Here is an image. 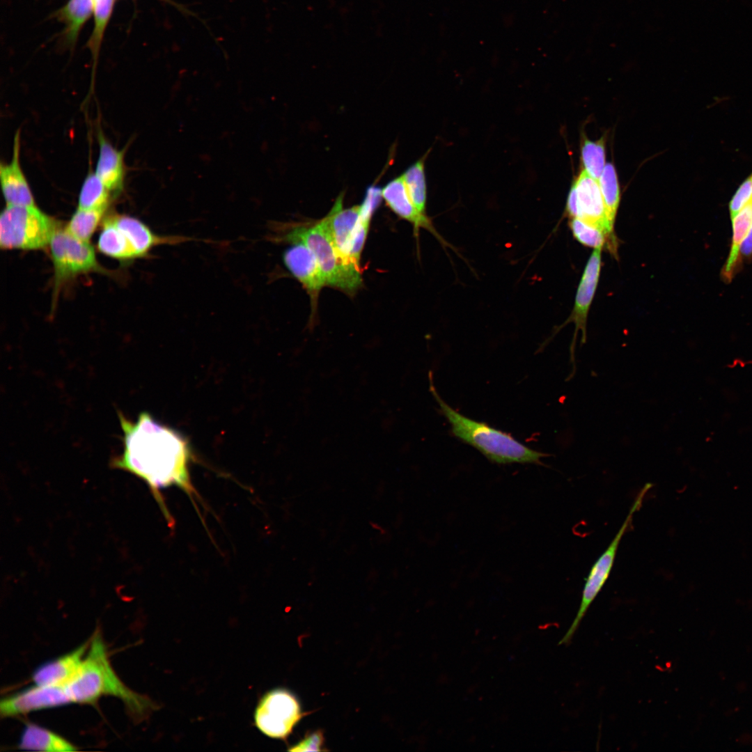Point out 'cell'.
<instances>
[{"label":"cell","mask_w":752,"mask_h":752,"mask_svg":"<svg viewBox=\"0 0 752 752\" xmlns=\"http://www.w3.org/2000/svg\"><path fill=\"white\" fill-rule=\"evenodd\" d=\"M123 432V453L112 467L143 480L155 492L176 486L188 494L193 492L189 441L177 430L141 412L135 421L118 414Z\"/></svg>","instance_id":"1"},{"label":"cell","mask_w":752,"mask_h":752,"mask_svg":"<svg viewBox=\"0 0 752 752\" xmlns=\"http://www.w3.org/2000/svg\"><path fill=\"white\" fill-rule=\"evenodd\" d=\"M64 687L72 703L95 704L102 696H113L120 700L129 713L137 718L145 716L155 707L149 698L130 689L119 678L111 666L99 631L91 638L77 673Z\"/></svg>","instance_id":"2"},{"label":"cell","mask_w":752,"mask_h":752,"mask_svg":"<svg viewBox=\"0 0 752 752\" xmlns=\"http://www.w3.org/2000/svg\"><path fill=\"white\" fill-rule=\"evenodd\" d=\"M429 379L430 392L441 414L449 423L452 433L457 438L474 447L490 462L496 464L519 463L545 466L541 460L550 456V454L528 448L508 433L461 414L439 395L434 385L431 372Z\"/></svg>","instance_id":"3"},{"label":"cell","mask_w":752,"mask_h":752,"mask_svg":"<svg viewBox=\"0 0 752 752\" xmlns=\"http://www.w3.org/2000/svg\"><path fill=\"white\" fill-rule=\"evenodd\" d=\"M279 235L274 239L290 244L301 242L311 250L323 272L327 285L350 295L361 286V269L341 256L322 219L313 225L292 227Z\"/></svg>","instance_id":"4"},{"label":"cell","mask_w":752,"mask_h":752,"mask_svg":"<svg viewBox=\"0 0 752 752\" xmlns=\"http://www.w3.org/2000/svg\"><path fill=\"white\" fill-rule=\"evenodd\" d=\"M56 221L36 206L6 205L0 216V246L3 249L37 250L49 244Z\"/></svg>","instance_id":"5"},{"label":"cell","mask_w":752,"mask_h":752,"mask_svg":"<svg viewBox=\"0 0 752 752\" xmlns=\"http://www.w3.org/2000/svg\"><path fill=\"white\" fill-rule=\"evenodd\" d=\"M651 487L652 484L648 483L642 487L620 528L606 549L592 565L585 579L581 602L577 615L567 632L560 641L559 645H568L570 643L588 609L607 581L613 569L621 540L631 526L634 515L640 509L643 499Z\"/></svg>","instance_id":"6"},{"label":"cell","mask_w":752,"mask_h":752,"mask_svg":"<svg viewBox=\"0 0 752 752\" xmlns=\"http://www.w3.org/2000/svg\"><path fill=\"white\" fill-rule=\"evenodd\" d=\"M54 269V297L60 288L72 278L91 272H104L96 259L93 246L66 230L56 229L49 242Z\"/></svg>","instance_id":"7"},{"label":"cell","mask_w":752,"mask_h":752,"mask_svg":"<svg viewBox=\"0 0 752 752\" xmlns=\"http://www.w3.org/2000/svg\"><path fill=\"white\" fill-rule=\"evenodd\" d=\"M303 716L299 703L290 691L275 689L261 698L255 712L257 728L265 735L288 737Z\"/></svg>","instance_id":"8"},{"label":"cell","mask_w":752,"mask_h":752,"mask_svg":"<svg viewBox=\"0 0 752 752\" xmlns=\"http://www.w3.org/2000/svg\"><path fill=\"white\" fill-rule=\"evenodd\" d=\"M566 212L571 218L579 219L613 238L611 221L597 180L582 170L570 188Z\"/></svg>","instance_id":"9"},{"label":"cell","mask_w":752,"mask_h":752,"mask_svg":"<svg viewBox=\"0 0 752 752\" xmlns=\"http://www.w3.org/2000/svg\"><path fill=\"white\" fill-rule=\"evenodd\" d=\"M601 251L602 249H595L588 260L579 285L575 297L574 310L571 316L565 324L558 327L557 329H555V332L552 334L553 337V336H554L567 322H573L575 324L574 338L570 347V362L572 364V369L571 373L567 377V380L571 379L576 373L574 352L577 331L579 330H581V345H583L586 342V320L600 277L602 263ZM552 337L548 341H549ZM548 341L546 345L548 343Z\"/></svg>","instance_id":"10"},{"label":"cell","mask_w":752,"mask_h":752,"mask_svg":"<svg viewBox=\"0 0 752 752\" xmlns=\"http://www.w3.org/2000/svg\"><path fill=\"white\" fill-rule=\"evenodd\" d=\"M72 703L64 686L34 684L1 699V717H13Z\"/></svg>","instance_id":"11"},{"label":"cell","mask_w":752,"mask_h":752,"mask_svg":"<svg viewBox=\"0 0 752 752\" xmlns=\"http://www.w3.org/2000/svg\"><path fill=\"white\" fill-rule=\"evenodd\" d=\"M283 263L310 296L313 315L322 288L327 285L323 272L311 250L303 242L291 243L283 253Z\"/></svg>","instance_id":"12"},{"label":"cell","mask_w":752,"mask_h":752,"mask_svg":"<svg viewBox=\"0 0 752 752\" xmlns=\"http://www.w3.org/2000/svg\"><path fill=\"white\" fill-rule=\"evenodd\" d=\"M343 197L344 194L341 193L328 214L322 219L339 253L354 265L350 255L357 239L361 206L344 209Z\"/></svg>","instance_id":"13"},{"label":"cell","mask_w":752,"mask_h":752,"mask_svg":"<svg viewBox=\"0 0 752 752\" xmlns=\"http://www.w3.org/2000/svg\"><path fill=\"white\" fill-rule=\"evenodd\" d=\"M382 198L388 207L399 217L412 224L414 234L418 238L421 228L430 232L444 247L453 248L434 226L427 214L420 212L412 201L402 176L393 179L382 189Z\"/></svg>","instance_id":"14"},{"label":"cell","mask_w":752,"mask_h":752,"mask_svg":"<svg viewBox=\"0 0 752 752\" xmlns=\"http://www.w3.org/2000/svg\"><path fill=\"white\" fill-rule=\"evenodd\" d=\"M109 218L126 235L137 258L146 256L151 249L159 245H177L196 240L183 235L156 234L142 221L130 216L115 214Z\"/></svg>","instance_id":"15"},{"label":"cell","mask_w":752,"mask_h":752,"mask_svg":"<svg viewBox=\"0 0 752 752\" xmlns=\"http://www.w3.org/2000/svg\"><path fill=\"white\" fill-rule=\"evenodd\" d=\"M20 132L13 141V157L9 163L1 164L0 182L3 196L8 205L36 206L34 198L19 162Z\"/></svg>","instance_id":"16"},{"label":"cell","mask_w":752,"mask_h":752,"mask_svg":"<svg viewBox=\"0 0 752 752\" xmlns=\"http://www.w3.org/2000/svg\"><path fill=\"white\" fill-rule=\"evenodd\" d=\"M89 643L90 640L70 652L40 665L32 674L33 684L42 686L65 685L79 670Z\"/></svg>","instance_id":"17"},{"label":"cell","mask_w":752,"mask_h":752,"mask_svg":"<svg viewBox=\"0 0 752 752\" xmlns=\"http://www.w3.org/2000/svg\"><path fill=\"white\" fill-rule=\"evenodd\" d=\"M99 157L95 173L110 191L118 194L123 188L125 179L124 154L114 148L102 132L98 133Z\"/></svg>","instance_id":"18"},{"label":"cell","mask_w":752,"mask_h":752,"mask_svg":"<svg viewBox=\"0 0 752 752\" xmlns=\"http://www.w3.org/2000/svg\"><path fill=\"white\" fill-rule=\"evenodd\" d=\"M17 747L21 750L47 752H64L77 750V746L44 727L27 723L19 737Z\"/></svg>","instance_id":"19"},{"label":"cell","mask_w":752,"mask_h":752,"mask_svg":"<svg viewBox=\"0 0 752 752\" xmlns=\"http://www.w3.org/2000/svg\"><path fill=\"white\" fill-rule=\"evenodd\" d=\"M94 11V0H68L56 13V18L65 26L63 39L65 45H76L80 31Z\"/></svg>","instance_id":"20"},{"label":"cell","mask_w":752,"mask_h":752,"mask_svg":"<svg viewBox=\"0 0 752 752\" xmlns=\"http://www.w3.org/2000/svg\"><path fill=\"white\" fill-rule=\"evenodd\" d=\"M731 219L733 225L731 247L721 274L722 279L726 283H730L740 269L742 262L739 257V246L752 225V201Z\"/></svg>","instance_id":"21"},{"label":"cell","mask_w":752,"mask_h":752,"mask_svg":"<svg viewBox=\"0 0 752 752\" xmlns=\"http://www.w3.org/2000/svg\"><path fill=\"white\" fill-rule=\"evenodd\" d=\"M97 248L106 256L119 260L137 258L136 254L126 235L107 218L97 241Z\"/></svg>","instance_id":"22"},{"label":"cell","mask_w":752,"mask_h":752,"mask_svg":"<svg viewBox=\"0 0 752 752\" xmlns=\"http://www.w3.org/2000/svg\"><path fill=\"white\" fill-rule=\"evenodd\" d=\"M428 152L411 165L402 175L412 201L418 210L425 214L427 203L425 162Z\"/></svg>","instance_id":"23"},{"label":"cell","mask_w":752,"mask_h":752,"mask_svg":"<svg viewBox=\"0 0 752 752\" xmlns=\"http://www.w3.org/2000/svg\"><path fill=\"white\" fill-rule=\"evenodd\" d=\"M110 191L95 173H89L81 186L78 208L81 210H106L109 205Z\"/></svg>","instance_id":"24"},{"label":"cell","mask_w":752,"mask_h":752,"mask_svg":"<svg viewBox=\"0 0 752 752\" xmlns=\"http://www.w3.org/2000/svg\"><path fill=\"white\" fill-rule=\"evenodd\" d=\"M115 0H94V26L87 42L96 62L107 24L110 20Z\"/></svg>","instance_id":"25"},{"label":"cell","mask_w":752,"mask_h":752,"mask_svg":"<svg viewBox=\"0 0 752 752\" xmlns=\"http://www.w3.org/2000/svg\"><path fill=\"white\" fill-rule=\"evenodd\" d=\"M581 157L583 170L598 182L606 164L604 140L600 139L593 141L584 136L581 146Z\"/></svg>","instance_id":"26"},{"label":"cell","mask_w":752,"mask_h":752,"mask_svg":"<svg viewBox=\"0 0 752 752\" xmlns=\"http://www.w3.org/2000/svg\"><path fill=\"white\" fill-rule=\"evenodd\" d=\"M106 210H81L77 208L65 227L72 236L88 242Z\"/></svg>","instance_id":"27"},{"label":"cell","mask_w":752,"mask_h":752,"mask_svg":"<svg viewBox=\"0 0 752 752\" xmlns=\"http://www.w3.org/2000/svg\"><path fill=\"white\" fill-rule=\"evenodd\" d=\"M598 183L609 218L614 224L620 203V188L617 173L613 164L611 163L606 164Z\"/></svg>","instance_id":"28"},{"label":"cell","mask_w":752,"mask_h":752,"mask_svg":"<svg viewBox=\"0 0 752 752\" xmlns=\"http://www.w3.org/2000/svg\"><path fill=\"white\" fill-rule=\"evenodd\" d=\"M569 226L574 237L581 244L594 249H602L608 245L609 250L613 251V248L607 238L612 241L613 238L610 237L601 230L577 218H572Z\"/></svg>","instance_id":"29"},{"label":"cell","mask_w":752,"mask_h":752,"mask_svg":"<svg viewBox=\"0 0 752 752\" xmlns=\"http://www.w3.org/2000/svg\"><path fill=\"white\" fill-rule=\"evenodd\" d=\"M752 201V174L739 186L730 200L729 209L731 217Z\"/></svg>","instance_id":"30"},{"label":"cell","mask_w":752,"mask_h":752,"mask_svg":"<svg viewBox=\"0 0 752 752\" xmlns=\"http://www.w3.org/2000/svg\"><path fill=\"white\" fill-rule=\"evenodd\" d=\"M324 736L322 732L318 730L306 735L302 740L288 750L291 751H322L324 750L322 748Z\"/></svg>","instance_id":"31"},{"label":"cell","mask_w":752,"mask_h":752,"mask_svg":"<svg viewBox=\"0 0 752 752\" xmlns=\"http://www.w3.org/2000/svg\"><path fill=\"white\" fill-rule=\"evenodd\" d=\"M739 247V257L742 262L743 259L752 260V225L741 243Z\"/></svg>","instance_id":"32"},{"label":"cell","mask_w":752,"mask_h":752,"mask_svg":"<svg viewBox=\"0 0 752 752\" xmlns=\"http://www.w3.org/2000/svg\"><path fill=\"white\" fill-rule=\"evenodd\" d=\"M159 1L167 3H169L170 5L173 6V7H175V8H178V10L184 12V13H189V14L191 13L187 9H185V8L183 6L180 5L179 3L175 2L173 0H159Z\"/></svg>","instance_id":"33"}]
</instances>
